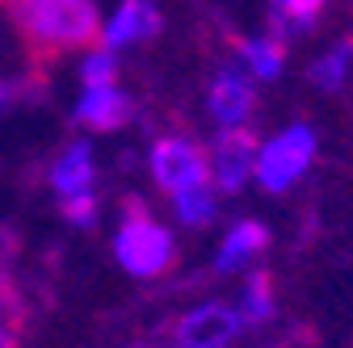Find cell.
<instances>
[{
	"mask_svg": "<svg viewBox=\"0 0 353 348\" xmlns=\"http://www.w3.org/2000/svg\"><path fill=\"white\" fill-rule=\"evenodd\" d=\"M9 25L38 59L80 55L97 42L101 5L97 0H5Z\"/></svg>",
	"mask_w": 353,
	"mask_h": 348,
	"instance_id": "6da1fadb",
	"label": "cell"
},
{
	"mask_svg": "<svg viewBox=\"0 0 353 348\" xmlns=\"http://www.w3.org/2000/svg\"><path fill=\"white\" fill-rule=\"evenodd\" d=\"M110 256L130 281L139 285L164 281L181 260V231L168 223V214H156L143 202H130L110 231Z\"/></svg>",
	"mask_w": 353,
	"mask_h": 348,
	"instance_id": "7a4b0ae2",
	"label": "cell"
},
{
	"mask_svg": "<svg viewBox=\"0 0 353 348\" xmlns=\"http://www.w3.org/2000/svg\"><path fill=\"white\" fill-rule=\"evenodd\" d=\"M324 135L312 118H286L274 130L256 135V168H252V189L265 197H290L299 193L320 164Z\"/></svg>",
	"mask_w": 353,
	"mask_h": 348,
	"instance_id": "3957f363",
	"label": "cell"
},
{
	"mask_svg": "<svg viewBox=\"0 0 353 348\" xmlns=\"http://www.w3.org/2000/svg\"><path fill=\"white\" fill-rule=\"evenodd\" d=\"M143 172L160 197H176L185 189H198L210 181L206 168V143L190 130H160L143 147Z\"/></svg>",
	"mask_w": 353,
	"mask_h": 348,
	"instance_id": "277c9868",
	"label": "cell"
},
{
	"mask_svg": "<svg viewBox=\"0 0 353 348\" xmlns=\"http://www.w3.org/2000/svg\"><path fill=\"white\" fill-rule=\"evenodd\" d=\"M261 109V84L228 55L202 84V118L210 130H252Z\"/></svg>",
	"mask_w": 353,
	"mask_h": 348,
	"instance_id": "5b68a950",
	"label": "cell"
},
{
	"mask_svg": "<svg viewBox=\"0 0 353 348\" xmlns=\"http://www.w3.org/2000/svg\"><path fill=\"white\" fill-rule=\"evenodd\" d=\"M270 243H274V231L256 214H240V219L223 223L214 235V248H210V277L236 281V277L261 269V260L270 256Z\"/></svg>",
	"mask_w": 353,
	"mask_h": 348,
	"instance_id": "8992f818",
	"label": "cell"
},
{
	"mask_svg": "<svg viewBox=\"0 0 353 348\" xmlns=\"http://www.w3.org/2000/svg\"><path fill=\"white\" fill-rule=\"evenodd\" d=\"M168 336L194 348H240L248 340L232 298H198L168 323Z\"/></svg>",
	"mask_w": 353,
	"mask_h": 348,
	"instance_id": "52a82bcc",
	"label": "cell"
},
{
	"mask_svg": "<svg viewBox=\"0 0 353 348\" xmlns=\"http://www.w3.org/2000/svg\"><path fill=\"white\" fill-rule=\"evenodd\" d=\"M47 189L55 193L59 206L84 202V197H101V155H97V139L93 135H76L51 155Z\"/></svg>",
	"mask_w": 353,
	"mask_h": 348,
	"instance_id": "ba28073f",
	"label": "cell"
},
{
	"mask_svg": "<svg viewBox=\"0 0 353 348\" xmlns=\"http://www.w3.org/2000/svg\"><path fill=\"white\" fill-rule=\"evenodd\" d=\"M135 122V93L122 80L105 84H76L72 97V126L80 135H118Z\"/></svg>",
	"mask_w": 353,
	"mask_h": 348,
	"instance_id": "9c48e42d",
	"label": "cell"
},
{
	"mask_svg": "<svg viewBox=\"0 0 353 348\" xmlns=\"http://www.w3.org/2000/svg\"><path fill=\"white\" fill-rule=\"evenodd\" d=\"M206 168H210V185L223 197L248 193L256 168V130H210Z\"/></svg>",
	"mask_w": 353,
	"mask_h": 348,
	"instance_id": "30bf717a",
	"label": "cell"
},
{
	"mask_svg": "<svg viewBox=\"0 0 353 348\" xmlns=\"http://www.w3.org/2000/svg\"><path fill=\"white\" fill-rule=\"evenodd\" d=\"M164 34V9L160 0H114L110 9H101V30L97 42L118 55L143 51Z\"/></svg>",
	"mask_w": 353,
	"mask_h": 348,
	"instance_id": "8fae6325",
	"label": "cell"
},
{
	"mask_svg": "<svg viewBox=\"0 0 353 348\" xmlns=\"http://www.w3.org/2000/svg\"><path fill=\"white\" fill-rule=\"evenodd\" d=\"M232 59L261 84V89H270V84H282L286 72H290V42L278 38L274 30H252V34L236 38Z\"/></svg>",
	"mask_w": 353,
	"mask_h": 348,
	"instance_id": "7c38bea8",
	"label": "cell"
},
{
	"mask_svg": "<svg viewBox=\"0 0 353 348\" xmlns=\"http://www.w3.org/2000/svg\"><path fill=\"white\" fill-rule=\"evenodd\" d=\"M228 298H232V307H236V315H240V323H244L248 336L270 331V327L278 323V315H282V307H278V290H274L270 273H261V269L236 277Z\"/></svg>",
	"mask_w": 353,
	"mask_h": 348,
	"instance_id": "4fadbf2b",
	"label": "cell"
},
{
	"mask_svg": "<svg viewBox=\"0 0 353 348\" xmlns=\"http://www.w3.org/2000/svg\"><path fill=\"white\" fill-rule=\"evenodd\" d=\"M223 202L228 197L206 181L198 189H185V193H176V197H164V210H168V223L176 231L202 235V231H214L219 227V219H223Z\"/></svg>",
	"mask_w": 353,
	"mask_h": 348,
	"instance_id": "5bb4252c",
	"label": "cell"
},
{
	"mask_svg": "<svg viewBox=\"0 0 353 348\" xmlns=\"http://www.w3.org/2000/svg\"><path fill=\"white\" fill-rule=\"evenodd\" d=\"M307 84L324 97H341L353 84V34H336L332 42L312 55L307 63Z\"/></svg>",
	"mask_w": 353,
	"mask_h": 348,
	"instance_id": "9a60e30c",
	"label": "cell"
},
{
	"mask_svg": "<svg viewBox=\"0 0 353 348\" xmlns=\"http://www.w3.org/2000/svg\"><path fill=\"white\" fill-rule=\"evenodd\" d=\"M332 0H265V13H270V30L286 42L312 38L320 17L328 13Z\"/></svg>",
	"mask_w": 353,
	"mask_h": 348,
	"instance_id": "2e32d148",
	"label": "cell"
},
{
	"mask_svg": "<svg viewBox=\"0 0 353 348\" xmlns=\"http://www.w3.org/2000/svg\"><path fill=\"white\" fill-rule=\"evenodd\" d=\"M105 80H122V55L93 42L76 59V84H105Z\"/></svg>",
	"mask_w": 353,
	"mask_h": 348,
	"instance_id": "e0dca14e",
	"label": "cell"
},
{
	"mask_svg": "<svg viewBox=\"0 0 353 348\" xmlns=\"http://www.w3.org/2000/svg\"><path fill=\"white\" fill-rule=\"evenodd\" d=\"M30 97H34L30 76H0V122H5L9 113H17Z\"/></svg>",
	"mask_w": 353,
	"mask_h": 348,
	"instance_id": "ac0fdd59",
	"label": "cell"
},
{
	"mask_svg": "<svg viewBox=\"0 0 353 348\" xmlns=\"http://www.w3.org/2000/svg\"><path fill=\"white\" fill-rule=\"evenodd\" d=\"M59 214H63V223H68V227H76V231H93V227L101 223V197L68 202V206H59Z\"/></svg>",
	"mask_w": 353,
	"mask_h": 348,
	"instance_id": "d6986e66",
	"label": "cell"
},
{
	"mask_svg": "<svg viewBox=\"0 0 353 348\" xmlns=\"http://www.w3.org/2000/svg\"><path fill=\"white\" fill-rule=\"evenodd\" d=\"M13 319V277H9V256L0 248V323Z\"/></svg>",
	"mask_w": 353,
	"mask_h": 348,
	"instance_id": "ffe728a7",
	"label": "cell"
},
{
	"mask_svg": "<svg viewBox=\"0 0 353 348\" xmlns=\"http://www.w3.org/2000/svg\"><path fill=\"white\" fill-rule=\"evenodd\" d=\"M0 348H17V319L0 323Z\"/></svg>",
	"mask_w": 353,
	"mask_h": 348,
	"instance_id": "44dd1931",
	"label": "cell"
},
{
	"mask_svg": "<svg viewBox=\"0 0 353 348\" xmlns=\"http://www.w3.org/2000/svg\"><path fill=\"white\" fill-rule=\"evenodd\" d=\"M148 348H194V344H181V340H172V336H164V340H156V344H148Z\"/></svg>",
	"mask_w": 353,
	"mask_h": 348,
	"instance_id": "7402d4cb",
	"label": "cell"
},
{
	"mask_svg": "<svg viewBox=\"0 0 353 348\" xmlns=\"http://www.w3.org/2000/svg\"><path fill=\"white\" fill-rule=\"evenodd\" d=\"M0 47H5V30H0Z\"/></svg>",
	"mask_w": 353,
	"mask_h": 348,
	"instance_id": "603a6c76",
	"label": "cell"
}]
</instances>
